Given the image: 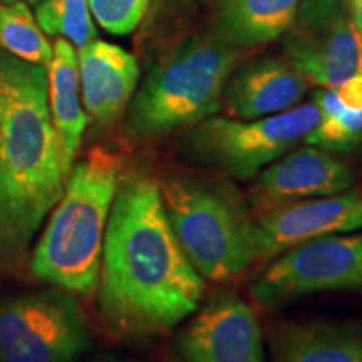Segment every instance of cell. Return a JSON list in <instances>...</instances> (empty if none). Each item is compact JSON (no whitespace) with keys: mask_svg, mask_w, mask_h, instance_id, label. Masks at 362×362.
I'll list each match as a JSON object with an SVG mask.
<instances>
[{"mask_svg":"<svg viewBox=\"0 0 362 362\" xmlns=\"http://www.w3.org/2000/svg\"><path fill=\"white\" fill-rule=\"evenodd\" d=\"M99 305L119 336L173 330L202 304L205 282L181 250L163 206L160 181L121 180L104 235Z\"/></svg>","mask_w":362,"mask_h":362,"instance_id":"obj_1","label":"cell"},{"mask_svg":"<svg viewBox=\"0 0 362 362\" xmlns=\"http://www.w3.org/2000/svg\"><path fill=\"white\" fill-rule=\"evenodd\" d=\"M67 175L47 99V67L0 52V269L27 257Z\"/></svg>","mask_w":362,"mask_h":362,"instance_id":"obj_2","label":"cell"},{"mask_svg":"<svg viewBox=\"0 0 362 362\" xmlns=\"http://www.w3.org/2000/svg\"><path fill=\"white\" fill-rule=\"evenodd\" d=\"M123 161L101 146L72 165L30 257V274L66 292L96 291L104 235L121 183Z\"/></svg>","mask_w":362,"mask_h":362,"instance_id":"obj_3","label":"cell"},{"mask_svg":"<svg viewBox=\"0 0 362 362\" xmlns=\"http://www.w3.org/2000/svg\"><path fill=\"white\" fill-rule=\"evenodd\" d=\"M238 49L218 35H193L148 72L129 104L136 138H161L215 116L237 66Z\"/></svg>","mask_w":362,"mask_h":362,"instance_id":"obj_4","label":"cell"},{"mask_svg":"<svg viewBox=\"0 0 362 362\" xmlns=\"http://www.w3.org/2000/svg\"><path fill=\"white\" fill-rule=\"evenodd\" d=\"M160 193L181 250L203 279L225 282L259 260L255 220L232 188L168 175L160 181Z\"/></svg>","mask_w":362,"mask_h":362,"instance_id":"obj_5","label":"cell"},{"mask_svg":"<svg viewBox=\"0 0 362 362\" xmlns=\"http://www.w3.org/2000/svg\"><path fill=\"white\" fill-rule=\"evenodd\" d=\"M319 121L314 101L259 119L210 116L187 129L180 155L208 171L250 180L304 141Z\"/></svg>","mask_w":362,"mask_h":362,"instance_id":"obj_6","label":"cell"},{"mask_svg":"<svg viewBox=\"0 0 362 362\" xmlns=\"http://www.w3.org/2000/svg\"><path fill=\"white\" fill-rule=\"evenodd\" d=\"M320 292L362 293V230L288 248L252 285L253 298L267 309Z\"/></svg>","mask_w":362,"mask_h":362,"instance_id":"obj_7","label":"cell"},{"mask_svg":"<svg viewBox=\"0 0 362 362\" xmlns=\"http://www.w3.org/2000/svg\"><path fill=\"white\" fill-rule=\"evenodd\" d=\"M89 349L88 322L69 293H29L0 305L2 362H76Z\"/></svg>","mask_w":362,"mask_h":362,"instance_id":"obj_8","label":"cell"},{"mask_svg":"<svg viewBox=\"0 0 362 362\" xmlns=\"http://www.w3.org/2000/svg\"><path fill=\"white\" fill-rule=\"evenodd\" d=\"M282 37L285 59L307 83L334 89L362 74V44L349 0H300Z\"/></svg>","mask_w":362,"mask_h":362,"instance_id":"obj_9","label":"cell"},{"mask_svg":"<svg viewBox=\"0 0 362 362\" xmlns=\"http://www.w3.org/2000/svg\"><path fill=\"white\" fill-rule=\"evenodd\" d=\"M189 317L173 341L176 362H267L259 320L235 293L214 297Z\"/></svg>","mask_w":362,"mask_h":362,"instance_id":"obj_10","label":"cell"},{"mask_svg":"<svg viewBox=\"0 0 362 362\" xmlns=\"http://www.w3.org/2000/svg\"><path fill=\"white\" fill-rule=\"evenodd\" d=\"M362 230V192H342L267 208L255 220L259 259L329 235Z\"/></svg>","mask_w":362,"mask_h":362,"instance_id":"obj_11","label":"cell"},{"mask_svg":"<svg viewBox=\"0 0 362 362\" xmlns=\"http://www.w3.org/2000/svg\"><path fill=\"white\" fill-rule=\"evenodd\" d=\"M356 175L325 149L307 146L288 151L257 175L252 198L262 211L285 203L330 197L351 189Z\"/></svg>","mask_w":362,"mask_h":362,"instance_id":"obj_12","label":"cell"},{"mask_svg":"<svg viewBox=\"0 0 362 362\" xmlns=\"http://www.w3.org/2000/svg\"><path fill=\"white\" fill-rule=\"evenodd\" d=\"M305 89L307 81L287 59L262 57L230 76L223 104L228 117L259 119L297 106Z\"/></svg>","mask_w":362,"mask_h":362,"instance_id":"obj_13","label":"cell"},{"mask_svg":"<svg viewBox=\"0 0 362 362\" xmlns=\"http://www.w3.org/2000/svg\"><path fill=\"white\" fill-rule=\"evenodd\" d=\"M81 96L98 124L115 123L134 96L139 67L119 45L93 40L78 49Z\"/></svg>","mask_w":362,"mask_h":362,"instance_id":"obj_14","label":"cell"},{"mask_svg":"<svg viewBox=\"0 0 362 362\" xmlns=\"http://www.w3.org/2000/svg\"><path fill=\"white\" fill-rule=\"evenodd\" d=\"M270 362H362V325L330 320L287 322L270 337Z\"/></svg>","mask_w":362,"mask_h":362,"instance_id":"obj_15","label":"cell"},{"mask_svg":"<svg viewBox=\"0 0 362 362\" xmlns=\"http://www.w3.org/2000/svg\"><path fill=\"white\" fill-rule=\"evenodd\" d=\"M47 66V99L52 124L61 144L62 160L71 171L78 155L88 115L83 107L78 52L69 40L59 37Z\"/></svg>","mask_w":362,"mask_h":362,"instance_id":"obj_16","label":"cell"},{"mask_svg":"<svg viewBox=\"0 0 362 362\" xmlns=\"http://www.w3.org/2000/svg\"><path fill=\"white\" fill-rule=\"evenodd\" d=\"M300 0H223L215 16V35L235 49L269 44L287 33Z\"/></svg>","mask_w":362,"mask_h":362,"instance_id":"obj_17","label":"cell"},{"mask_svg":"<svg viewBox=\"0 0 362 362\" xmlns=\"http://www.w3.org/2000/svg\"><path fill=\"white\" fill-rule=\"evenodd\" d=\"M0 47L33 64L49 66L54 49L24 2H0Z\"/></svg>","mask_w":362,"mask_h":362,"instance_id":"obj_18","label":"cell"},{"mask_svg":"<svg viewBox=\"0 0 362 362\" xmlns=\"http://www.w3.org/2000/svg\"><path fill=\"white\" fill-rule=\"evenodd\" d=\"M314 103L320 111V121L304 143L325 151H344L362 139V111L346 110L336 90L322 88L314 93Z\"/></svg>","mask_w":362,"mask_h":362,"instance_id":"obj_19","label":"cell"},{"mask_svg":"<svg viewBox=\"0 0 362 362\" xmlns=\"http://www.w3.org/2000/svg\"><path fill=\"white\" fill-rule=\"evenodd\" d=\"M35 21L44 34L69 40L78 49L98 39L88 0H40Z\"/></svg>","mask_w":362,"mask_h":362,"instance_id":"obj_20","label":"cell"},{"mask_svg":"<svg viewBox=\"0 0 362 362\" xmlns=\"http://www.w3.org/2000/svg\"><path fill=\"white\" fill-rule=\"evenodd\" d=\"M88 4L90 16L104 30L126 35L143 21L149 0H88Z\"/></svg>","mask_w":362,"mask_h":362,"instance_id":"obj_21","label":"cell"},{"mask_svg":"<svg viewBox=\"0 0 362 362\" xmlns=\"http://www.w3.org/2000/svg\"><path fill=\"white\" fill-rule=\"evenodd\" d=\"M334 90H336L339 103L346 110L362 111V74L347 79L346 83L334 88Z\"/></svg>","mask_w":362,"mask_h":362,"instance_id":"obj_22","label":"cell"},{"mask_svg":"<svg viewBox=\"0 0 362 362\" xmlns=\"http://www.w3.org/2000/svg\"><path fill=\"white\" fill-rule=\"evenodd\" d=\"M349 11L362 44V0H349Z\"/></svg>","mask_w":362,"mask_h":362,"instance_id":"obj_23","label":"cell"},{"mask_svg":"<svg viewBox=\"0 0 362 362\" xmlns=\"http://www.w3.org/2000/svg\"><path fill=\"white\" fill-rule=\"evenodd\" d=\"M103 362H128V361H123V359H116V357H107V359H104Z\"/></svg>","mask_w":362,"mask_h":362,"instance_id":"obj_24","label":"cell"},{"mask_svg":"<svg viewBox=\"0 0 362 362\" xmlns=\"http://www.w3.org/2000/svg\"><path fill=\"white\" fill-rule=\"evenodd\" d=\"M0 2L11 4V2H24V0H0ZM27 2H35V0H27Z\"/></svg>","mask_w":362,"mask_h":362,"instance_id":"obj_25","label":"cell"}]
</instances>
